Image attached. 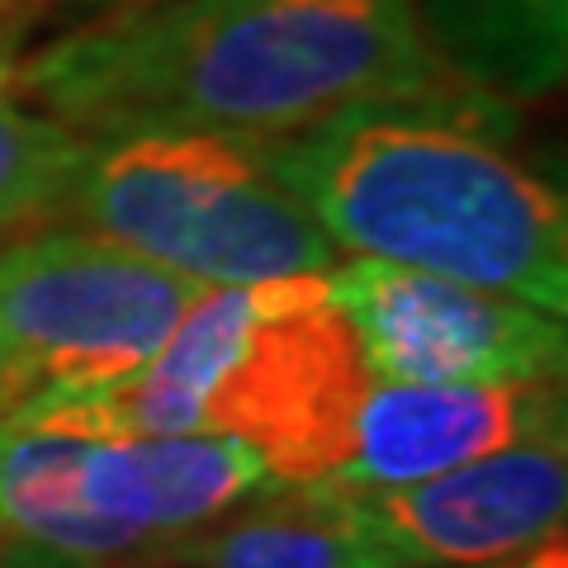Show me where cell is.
I'll return each instance as SVG.
<instances>
[{
    "mask_svg": "<svg viewBox=\"0 0 568 568\" xmlns=\"http://www.w3.org/2000/svg\"><path fill=\"white\" fill-rule=\"evenodd\" d=\"M275 484L256 450L233 436H91L81 493L95 517L129 530L162 564L181 540Z\"/></svg>",
    "mask_w": 568,
    "mask_h": 568,
    "instance_id": "obj_9",
    "label": "cell"
},
{
    "mask_svg": "<svg viewBox=\"0 0 568 568\" xmlns=\"http://www.w3.org/2000/svg\"><path fill=\"white\" fill-rule=\"evenodd\" d=\"M493 568H568V540H564V530H555L549 540L530 545L526 555L507 559V564H493Z\"/></svg>",
    "mask_w": 568,
    "mask_h": 568,
    "instance_id": "obj_13",
    "label": "cell"
},
{
    "mask_svg": "<svg viewBox=\"0 0 568 568\" xmlns=\"http://www.w3.org/2000/svg\"><path fill=\"white\" fill-rule=\"evenodd\" d=\"M14 91L77 129L280 138L351 104L474 91L413 0H133L14 67Z\"/></svg>",
    "mask_w": 568,
    "mask_h": 568,
    "instance_id": "obj_1",
    "label": "cell"
},
{
    "mask_svg": "<svg viewBox=\"0 0 568 568\" xmlns=\"http://www.w3.org/2000/svg\"><path fill=\"white\" fill-rule=\"evenodd\" d=\"M58 213L200 284L327 275L342 256L256 138L213 129L85 138Z\"/></svg>",
    "mask_w": 568,
    "mask_h": 568,
    "instance_id": "obj_4",
    "label": "cell"
},
{
    "mask_svg": "<svg viewBox=\"0 0 568 568\" xmlns=\"http://www.w3.org/2000/svg\"><path fill=\"white\" fill-rule=\"evenodd\" d=\"M162 568H403L346 484H265L204 526Z\"/></svg>",
    "mask_w": 568,
    "mask_h": 568,
    "instance_id": "obj_10",
    "label": "cell"
},
{
    "mask_svg": "<svg viewBox=\"0 0 568 568\" xmlns=\"http://www.w3.org/2000/svg\"><path fill=\"white\" fill-rule=\"evenodd\" d=\"M29 394H33V388H29L20 375H14V369H10L6 361H0V417H6L10 407H20Z\"/></svg>",
    "mask_w": 568,
    "mask_h": 568,
    "instance_id": "obj_14",
    "label": "cell"
},
{
    "mask_svg": "<svg viewBox=\"0 0 568 568\" xmlns=\"http://www.w3.org/2000/svg\"><path fill=\"white\" fill-rule=\"evenodd\" d=\"M403 568H493L564 530V432L493 450L398 488H351Z\"/></svg>",
    "mask_w": 568,
    "mask_h": 568,
    "instance_id": "obj_7",
    "label": "cell"
},
{
    "mask_svg": "<svg viewBox=\"0 0 568 568\" xmlns=\"http://www.w3.org/2000/svg\"><path fill=\"white\" fill-rule=\"evenodd\" d=\"M564 432L559 379L540 384H394L375 379L332 484L398 488L493 450Z\"/></svg>",
    "mask_w": 568,
    "mask_h": 568,
    "instance_id": "obj_8",
    "label": "cell"
},
{
    "mask_svg": "<svg viewBox=\"0 0 568 568\" xmlns=\"http://www.w3.org/2000/svg\"><path fill=\"white\" fill-rule=\"evenodd\" d=\"M0 568H58V564H48V559H39V555H24V549L0 545Z\"/></svg>",
    "mask_w": 568,
    "mask_h": 568,
    "instance_id": "obj_15",
    "label": "cell"
},
{
    "mask_svg": "<svg viewBox=\"0 0 568 568\" xmlns=\"http://www.w3.org/2000/svg\"><path fill=\"white\" fill-rule=\"evenodd\" d=\"M123 568H162V564H123Z\"/></svg>",
    "mask_w": 568,
    "mask_h": 568,
    "instance_id": "obj_16",
    "label": "cell"
},
{
    "mask_svg": "<svg viewBox=\"0 0 568 568\" xmlns=\"http://www.w3.org/2000/svg\"><path fill=\"white\" fill-rule=\"evenodd\" d=\"M497 129V100L459 91L351 104L256 142L336 252L413 265L564 317V194L507 156Z\"/></svg>",
    "mask_w": 568,
    "mask_h": 568,
    "instance_id": "obj_2",
    "label": "cell"
},
{
    "mask_svg": "<svg viewBox=\"0 0 568 568\" xmlns=\"http://www.w3.org/2000/svg\"><path fill=\"white\" fill-rule=\"evenodd\" d=\"M375 384L327 275L209 284L133 379L81 388L114 436H233L275 484H323Z\"/></svg>",
    "mask_w": 568,
    "mask_h": 568,
    "instance_id": "obj_3",
    "label": "cell"
},
{
    "mask_svg": "<svg viewBox=\"0 0 568 568\" xmlns=\"http://www.w3.org/2000/svg\"><path fill=\"white\" fill-rule=\"evenodd\" d=\"M436 58L493 100H540L564 81L568 0H422Z\"/></svg>",
    "mask_w": 568,
    "mask_h": 568,
    "instance_id": "obj_11",
    "label": "cell"
},
{
    "mask_svg": "<svg viewBox=\"0 0 568 568\" xmlns=\"http://www.w3.org/2000/svg\"><path fill=\"white\" fill-rule=\"evenodd\" d=\"M81 148L85 138L77 129L0 95V246L20 242V227L58 213Z\"/></svg>",
    "mask_w": 568,
    "mask_h": 568,
    "instance_id": "obj_12",
    "label": "cell"
},
{
    "mask_svg": "<svg viewBox=\"0 0 568 568\" xmlns=\"http://www.w3.org/2000/svg\"><path fill=\"white\" fill-rule=\"evenodd\" d=\"M204 290L100 233L10 242L0 246V361L33 394L133 379Z\"/></svg>",
    "mask_w": 568,
    "mask_h": 568,
    "instance_id": "obj_5",
    "label": "cell"
},
{
    "mask_svg": "<svg viewBox=\"0 0 568 568\" xmlns=\"http://www.w3.org/2000/svg\"><path fill=\"white\" fill-rule=\"evenodd\" d=\"M365 365L394 384H540L564 375V317L413 265L351 256L327 271Z\"/></svg>",
    "mask_w": 568,
    "mask_h": 568,
    "instance_id": "obj_6",
    "label": "cell"
}]
</instances>
